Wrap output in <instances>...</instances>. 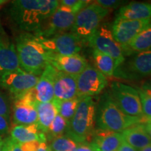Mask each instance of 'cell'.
Instances as JSON below:
<instances>
[{"mask_svg":"<svg viewBox=\"0 0 151 151\" xmlns=\"http://www.w3.org/2000/svg\"><path fill=\"white\" fill-rule=\"evenodd\" d=\"M59 4L55 0H16L7 9V16L22 32L35 34Z\"/></svg>","mask_w":151,"mask_h":151,"instance_id":"6da1fadb","label":"cell"},{"mask_svg":"<svg viewBox=\"0 0 151 151\" xmlns=\"http://www.w3.org/2000/svg\"><path fill=\"white\" fill-rule=\"evenodd\" d=\"M15 46L20 67L26 72L39 76L50 65L53 53L45 48L37 36L21 32L16 38Z\"/></svg>","mask_w":151,"mask_h":151,"instance_id":"7a4b0ae2","label":"cell"},{"mask_svg":"<svg viewBox=\"0 0 151 151\" xmlns=\"http://www.w3.org/2000/svg\"><path fill=\"white\" fill-rule=\"evenodd\" d=\"M145 117L127 116L118 109L109 92L103 94L96 108L95 122L98 129L121 133L138 124L146 122Z\"/></svg>","mask_w":151,"mask_h":151,"instance_id":"3957f363","label":"cell"},{"mask_svg":"<svg viewBox=\"0 0 151 151\" xmlns=\"http://www.w3.org/2000/svg\"><path fill=\"white\" fill-rule=\"evenodd\" d=\"M96 106L90 97L80 98L74 116L68 122L66 132L68 137L77 143L89 144L95 131Z\"/></svg>","mask_w":151,"mask_h":151,"instance_id":"277c9868","label":"cell"},{"mask_svg":"<svg viewBox=\"0 0 151 151\" xmlns=\"http://www.w3.org/2000/svg\"><path fill=\"white\" fill-rule=\"evenodd\" d=\"M109 13V9L103 8L97 4H90L76 14L71 32L82 39L86 45L88 44L90 39Z\"/></svg>","mask_w":151,"mask_h":151,"instance_id":"5b68a950","label":"cell"},{"mask_svg":"<svg viewBox=\"0 0 151 151\" xmlns=\"http://www.w3.org/2000/svg\"><path fill=\"white\" fill-rule=\"evenodd\" d=\"M117 106L124 114L132 117H143L138 90L132 87L114 81L109 91Z\"/></svg>","mask_w":151,"mask_h":151,"instance_id":"8992f818","label":"cell"},{"mask_svg":"<svg viewBox=\"0 0 151 151\" xmlns=\"http://www.w3.org/2000/svg\"><path fill=\"white\" fill-rule=\"evenodd\" d=\"M76 14L65 6L59 4L55 11L43 22L35 34L37 37L48 39L60 34L68 32L74 23Z\"/></svg>","mask_w":151,"mask_h":151,"instance_id":"52a82bcc","label":"cell"},{"mask_svg":"<svg viewBox=\"0 0 151 151\" xmlns=\"http://www.w3.org/2000/svg\"><path fill=\"white\" fill-rule=\"evenodd\" d=\"M88 45L94 50L111 57L116 61L117 67L125 60L122 46L114 39L112 28L108 24H100L95 33L90 39Z\"/></svg>","mask_w":151,"mask_h":151,"instance_id":"ba28073f","label":"cell"},{"mask_svg":"<svg viewBox=\"0 0 151 151\" xmlns=\"http://www.w3.org/2000/svg\"><path fill=\"white\" fill-rule=\"evenodd\" d=\"M39 76L19 68L0 76V86L9 91L15 99L37 86Z\"/></svg>","mask_w":151,"mask_h":151,"instance_id":"9c48e42d","label":"cell"},{"mask_svg":"<svg viewBox=\"0 0 151 151\" xmlns=\"http://www.w3.org/2000/svg\"><path fill=\"white\" fill-rule=\"evenodd\" d=\"M113 76L123 78L150 76L151 48L132 54L127 61H124L116 68Z\"/></svg>","mask_w":151,"mask_h":151,"instance_id":"30bf717a","label":"cell"},{"mask_svg":"<svg viewBox=\"0 0 151 151\" xmlns=\"http://www.w3.org/2000/svg\"><path fill=\"white\" fill-rule=\"evenodd\" d=\"M108 84L106 77L96 68L88 66L77 76V97L95 96L101 93Z\"/></svg>","mask_w":151,"mask_h":151,"instance_id":"8fae6325","label":"cell"},{"mask_svg":"<svg viewBox=\"0 0 151 151\" xmlns=\"http://www.w3.org/2000/svg\"><path fill=\"white\" fill-rule=\"evenodd\" d=\"M39 39L49 51L60 55L78 54L86 45L82 39L71 32L60 34L48 39L42 37H39Z\"/></svg>","mask_w":151,"mask_h":151,"instance_id":"7c38bea8","label":"cell"},{"mask_svg":"<svg viewBox=\"0 0 151 151\" xmlns=\"http://www.w3.org/2000/svg\"><path fill=\"white\" fill-rule=\"evenodd\" d=\"M150 23L151 19L131 20L116 18L111 27L113 37L122 47L125 46Z\"/></svg>","mask_w":151,"mask_h":151,"instance_id":"4fadbf2b","label":"cell"},{"mask_svg":"<svg viewBox=\"0 0 151 151\" xmlns=\"http://www.w3.org/2000/svg\"><path fill=\"white\" fill-rule=\"evenodd\" d=\"M50 65L57 70L72 76L79 75L89 66L87 60L79 54L60 55L53 53Z\"/></svg>","mask_w":151,"mask_h":151,"instance_id":"5bb4252c","label":"cell"},{"mask_svg":"<svg viewBox=\"0 0 151 151\" xmlns=\"http://www.w3.org/2000/svg\"><path fill=\"white\" fill-rule=\"evenodd\" d=\"M123 141L121 133L97 129L88 145L93 151H116Z\"/></svg>","mask_w":151,"mask_h":151,"instance_id":"9a60e30c","label":"cell"},{"mask_svg":"<svg viewBox=\"0 0 151 151\" xmlns=\"http://www.w3.org/2000/svg\"><path fill=\"white\" fill-rule=\"evenodd\" d=\"M77 97V76L57 70L54 78V99L69 100Z\"/></svg>","mask_w":151,"mask_h":151,"instance_id":"2e32d148","label":"cell"},{"mask_svg":"<svg viewBox=\"0 0 151 151\" xmlns=\"http://www.w3.org/2000/svg\"><path fill=\"white\" fill-rule=\"evenodd\" d=\"M20 67L14 43L5 35H0V76L18 69Z\"/></svg>","mask_w":151,"mask_h":151,"instance_id":"e0dca14e","label":"cell"},{"mask_svg":"<svg viewBox=\"0 0 151 151\" xmlns=\"http://www.w3.org/2000/svg\"><path fill=\"white\" fill-rule=\"evenodd\" d=\"M56 71L52 65H48L39 77L34 88L38 102H50L54 99V78Z\"/></svg>","mask_w":151,"mask_h":151,"instance_id":"ac0fdd59","label":"cell"},{"mask_svg":"<svg viewBox=\"0 0 151 151\" xmlns=\"http://www.w3.org/2000/svg\"><path fill=\"white\" fill-rule=\"evenodd\" d=\"M37 120L38 115L35 106L20 98L14 100L13 121L15 125H30L37 124Z\"/></svg>","mask_w":151,"mask_h":151,"instance_id":"d6986e66","label":"cell"},{"mask_svg":"<svg viewBox=\"0 0 151 151\" xmlns=\"http://www.w3.org/2000/svg\"><path fill=\"white\" fill-rule=\"evenodd\" d=\"M11 138L19 144L39 141H46V136L39 129L37 124L30 125H14L11 130Z\"/></svg>","mask_w":151,"mask_h":151,"instance_id":"ffe728a7","label":"cell"},{"mask_svg":"<svg viewBox=\"0 0 151 151\" xmlns=\"http://www.w3.org/2000/svg\"><path fill=\"white\" fill-rule=\"evenodd\" d=\"M117 19L144 20L151 19V3L131 2L119 9Z\"/></svg>","mask_w":151,"mask_h":151,"instance_id":"44dd1931","label":"cell"},{"mask_svg":"<svg viewBox=\"0 0 151 151\" xmlns=\"http://www.w3.org/2000/svg\"><path fill=\"white\" fill-rule=\"evenodd\" d=\"M121 134L124 142L137 150L151 145V141L143 124L132 126L121 132Z\"/></svg>","mask_w":151,"mask_h":151,"instance_id":"7402d4cb","label":"cell"},{"mask_svg":"<svg viewBox=\"0 0 151 151\" xmlns=\"http://www.w3.org/2000/svg\"><path fill=\"white\" fill-rule=\"evenodd\" d=\"M37 111V124L39 129L44 134L48 133L49 128L51 125L57 115L58 111L52 101L45 103H37L36 105Z\"/></svg>","mask_w":151,"mask_h":151,"instance_id":"603a6c76","label":"cell"},{"mask_svg":"<svg viewBox=\"0 0 151 151\" xmlns=\"http://www.w3.org/2000/svg\"><path fill=\"white\" fill-rule=\"evenodd\" d=\"M122 48L124 56L151 48V23L136 36L129 44Z\"/></svg>","mask_w":151,"mask_h":151,"instance_id":"cb8c5ba5","label":"cell"},{"mask_svg":"<svg viewBox=\"0 0 151 151\" xmlns=\"http://www.w3.org/2000/svg\"><path fill=\"white\" fill-rule=\"evenodd\" d=\"M93 60L96 69L106 77H112L116 69V63L114 59L108 55L93 50Z\"/></svg>","mask_w":151,"mask_h":151,"instance_id":"d4e9b609","label":"cell"},{"mask_svg":"<svg viewBox=\"0 0 151 151\" xmlns=\"http://www.w3.org/2000/svg\"><path fill=\"white\" fill-rule=\"evenodd\" d=\"M52 103L58 111V114L63 117L69 122L74 116L80 101V98L76 97L69 100L53 99Z\"/></svg>","mask_w":151,"mask_h":151,"instance_id":"484cf974","label":"cell"},{"mask_svg":"<svg viewBox=\"0 0 151 151\" xmlns=\"http://www.w3.org/2000/svg\"><path fill=\"white\" fill-rule=\"evenodd\" d=\"M78 146L75 141L63 135L52 139L50 148L52 151H74Z\"/></svg>","mask_w":151,"mask_h":151,"instance_id":"4316f807","label":"cell"},{"mask_svg":"<svg viewBox=\"0 0 151 151\" xmlns=\"http://www.w3.org/2000/svg\"><path fill=\"white\" fill-rule=\"evenodd\" d=\"M68 125V122L63 117L58 114L52 121L51 125L49 128L48 133L53 139L63 136L66 132Z\"/></svg>","mask_w":151,"mask_h":151,"instance_id":"83f0119b","label":"cell"},{"mask_svg":"<svg viewBox=\"0 0 151 151\" xmlns=\"http://www.w3.org/2000/svg\"><path fill=\"white\" fill-rule=\"evenodd\" d=\"M140 97L143 116L146 119L151 118V92L143 89L138 90Z\"/></svg>","mask_w":151,"mask_h":151,"instance_id":"f1b7e54d","label":"cell"},{"mask_svg":"<svg viewBox=\"0 0 151 151\" xmlns=\"http://www.w3.org/2000/svg\"><path fill=\"white\" fill-rule=\"evenodd\" d=\"M90 1H86V0H63L60 1V4L65 6L69 8L70 10L77 14L81 10L89 5Z\"/></svg>","mask_w":151,"mask_h":151,"instance_id":"f546056e","label":"cell"},{"mask_svg":"<svg viewBox=\"0 0 151 151\" xmlns=\"http://www.w3.org/2000/svg\"><path fill=\"white\" fill-rule=\"evenodd\" d=\"M10 106L5 96L0 92V116L4 117L7 120L10 117Z\"/></svg>","mask_w":151,"mask_h":151,"instance_id":"4dcf8cb0","label":"cell"},{"mask_svg":"<svg viewBox=\"0 0 151 151\" xmlns=\"http://www.w3.org/2000/svg\"><path fill=\"white\" fill-rule=\"evenodd\" d=\"M2 151H23L20 144L10 137L4 139Z\"/></svg>","mask_w":151,"mask_h":151,"instance_id":"1f68e13d","label":"cell"},{"mask_svg":"<svg viewBox=\"0 0 151 151\" xmlns=\"http://www.w3.org/2000/svg\"><path fill=\"white\" fill-rule=\"evenodd\" d=\"M123 2L124 1H118V0H98L95 3L99 5L100 6L109 10L110 9L116 8Z\"/></svg>","mask_w":151,"mask_h":151,"instance_id":"d6a6232c","label":"cell"},{"mask_svg":"<svg viewBox=\"0 0 151 151\" xmlns=\"http://www.w3.org/2000/svg\"><path fill=\"white\" fill-rule=\"evenodd\" d=\"M41 142L39 141H32V142L20 144L22 150L23 151H37L40 146Z\"/></svg>","mask_w":151,"mask_h":151,"instance_id":"836d02e7","label":"cell"},{"mask_svg":"<svg viewBox=\"0 0 151 151\" xmlns=\"http://www.w3.org/2000/svg\"><path fill=\"white\" fill-rule=\"evenodd\" d=\"M9 131V124L8 120L4 117L0 116V136L8 133Z\"/></svg>","mask_w":151,"mask_h":151,"instance_id":"e575fe53","label":"cell"},{"mask_svg":"<svg viewBox=\"0 0 151 151\" xmlns=\"http://www.w3.org/2000/svg\"><path fill=\"white\" fill-rule=\"evenodd\" d=\"M116 151H138V150H136V149L134 148L133 147L129 146V144H127V143H126L125 142H124L123 141Z\"/></svg>","mask_w":151,"mask_h":151,"instance_id":"d590c367","label":"cell"},{"mask_svg":"<svg viewBox=\"0 0 151 151\" xmlns=\"http://www.w3.org/2000/svg\"><path fill=\"white\" fill-rule=\"evenodd\" d=\"M74 151H93L92 149L90 148V146L88 144H80L77 146V148L75 149Z\"/></svg>","mask_w":151,"mask_h":151,"instance_id":"8d00e7d4","label":"cell"},{"mask_svg":"<svg viewBox=\"0 0 151 151\" xmlns=\"http://www.w3.org/2000/svg\"><path fill=\"white\" fill-rule=\"evenodd\" d=\"M143 124H144L145 129H146L147 134H148V137L151 141V122L146 121V122L143 123Z\"/></svg>","mask_w":151,"mask_h":151,"instance_id":"74e56055","label":"cell"},{"mask_svg":"<svg viewBox=\"0 0 151 151\" xmlns=\"http://www.w3.org/2000/svg\"><path fill=\"white\" fill-rule=\"evenodd\" d=\"M141 89L151 92V78L149 79V80L147 81L143 85L142 88H141Z\"/></svg>","mask_w":151,"mask_h":151,"instance_id":"f35d334b","label":"cell"},{"mask_svg":"<svg viewBox=\"0 0 151 151\" xmlns=\"http://www.w3.org/2000/svg\"><path fill=\"white\" fill-rule=\"evenodd\" d=\"M49 150H50V147L46 144V142H43L40 143V146L37 151H49Z\"/></svg>","mask_w":151,"mask_h":151,"instance_id":"ab89813d","label":"cell"},{"mask_svg":"<svg viewBox=\"0 0 151 151\" xmlns=\"http://www.w3.org/2000/svg\"><path fill=\"white\" fill-rule=\"evenodd\" d=\"M4 143V139L1 137V136H0V151H2Z\"/></svg>","mask_w":151,"mask_h":151,"instance_id":"60d3db41","label":"cell"},{"mask_svg":"<svg viewBox=\"0 0 151 151\" xmlns=\"http://www.w3.org/2000/svg\"><path fill=\"white\" fill-rule=\"evenodd\" d=\"M138 151H151V145H149V146L145 147V148L139 150Z\"/></svg>","mask_w":151,"mask_h":151,"instance_id":"b9f144b4","label":"cell"},{"mask_svg":"<svg viewBox=\"0 0 151 151\" xmlns=\"http://www.w3.org/2000/svg\"><path fill=\"white\" fill-rule=\"evenodd\" d=\"M6 2V1H5V0H0V6L3 5Z\"/></svg>","mask_w":151,"mask_h":151,"instance_id":"7bdbcfd3","label":"cell"},{"mask_svg":"<svg viewBox=\"0 0 151 151\" xmlns=\"http://www.w3.org/2000/svg\"><path fill=\"white\" fill-rule=\"evenodd\" d=\"M147 121H148V122H151V118L147 119Z\"/></svg>","mask_w":151,"mask_h":151,"instance_id":"ee69618b","label":"cell"},{"mask_svg":"<svg viewBox=\"0 0 151 151\" xmlns=\"http://www.w3.org/2000/svg\"><path fill=\"white\" fill-rule=\"evenodd\" d=\"M49 151H52V150H50H50H49Z\"/></svg>","mask_w":151,"mask_h":151,"instance_id":"f6af8a7d","label":"cell"},{"mask_svg":"<svg viewBox=\"0 0 151 151\" xmlns=\"http://www.w3.org/2000/svg\"><path fill=\"white\" fill-rule=\"evenodd\" d=\"M0 29H1V24H0Z\"/></svg>","mask_w":151,"mask_h":151,"instance_id":"bcb514c9","label":"cell"}]
</instances>
